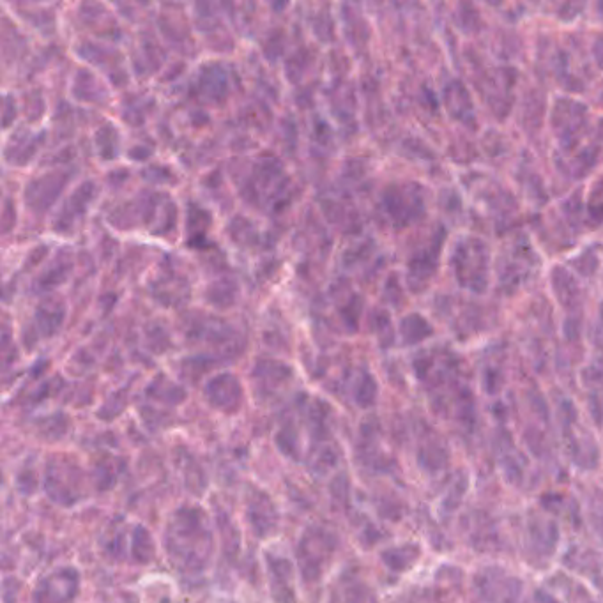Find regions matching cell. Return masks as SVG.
I'll return each mask as SVG.
<instances>
[{
    "label": "cell",
    "mask_w": 603,
    "mask_h": 603,
    "mask_svg": "<svg viewBox=\"0 0 603 603\" xmlns=\"http://www.w3.org/2000/svg\"><path fill=\"white\" fill-rule=\"evenodd\" d=\"M489 255L480 239H464L453 253V268L458 282L471 291L483 292L487 285Z\"/></svg>",
    "instance_id": "6da1fadb"
},
{
    "label": "cell",
    "mask_w": 603,
    "mask_h": 603,
    "mask_svg": "<svg viewBox=\"0 0 603 603\" xmlns=\"http://www.w3.org/2000/svg\"><path fill=\"white\" fill-rule=\"evenodd\" d=\"M586 114H588V110L581 103L568 100H559L556 103L552 123L561 133L566 147H570L572 142L575 144V140L581 135V131L586 126Z\"/></svg>",
    "instance_id": "7a4b0ae2"
},
{
    "label": "cell",
    "mask_w": 603,
    "mask_h": 603,
    "mask_svg": "<svg viewBox=\"0 0 603 603\" xmlns=\"http://www.w3.org/2000/svg\"><path fill=\"white\" fill-rule=\"evenodd\" d=\"M552 289L554 294L558 298L561 305L566 308H573V306L579 305L581 301V289H579V283L575 282L572 273L565 268H554L552 269Z\"/></svg>",
    "instance_id": "3957f363"
},
{
    "label": "cell",
    "mask_w": 603,
    "mask_h": 603,
    "mask_svg": "<svg viewBox=\"0 0 603 603\" xmlns=\"http://www.w3.org/2000/svg\"><path fill=\"white\" fill-rule=\"evenodd\" d=\"M402 333L409 336L411 335V342H420L421 338L432 335V328L428 326V322L420 317V315H411L407 321L402 324Z\"/></svg>",
    "instance_id": "277c9868"
},
{
    "label": "cell",
    "mask_w": 603,
    "mask_h": 603,
    "mask_svg": "<svg viewBox=\"0 0 603 603\" xmlns=\"http://www.w3.org/2000/svg\"><path fill=\"white\" fill-rule=\"evenodd\" d=\"M595 57L598 64L603 68V38L598 39L595 45Z\"/></svg>",
    "instance_id": "5b68a950"
},
{
    "label": "cell",
    "mask_w": 603,
    "mask_h": 603,
    "mask_svg": "<svg viewBox=\"0 0 603 603\" xmlns=\"http://www.w3.org/2000/svg\"><path fill=\"white\" fill-rule=\"evenodd\" d=\"M600 317H602V322H603V303H602V305H600Z\"/></svg>",
    "instance_id": "8992f818"
},
{
    "label": "cell",
    "mask_w": 603,
    "mask_h": 603,
    "mask_svg": "<svg viewBox=\"0 0 603 603\" xmlns=\"http://www.w3.org/2000/svg\"><path fill=\"white\" fill-rule=\"evenodd\" d=\"M600 11H602V13H603V2H602V4H600Z\"/></svg>",
    "instance_id": "52a82bcc"
}]
</instances>
